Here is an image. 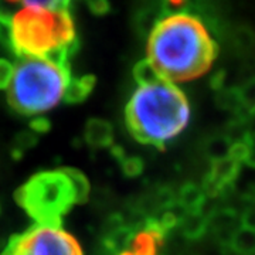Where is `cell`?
Listing matches in <instances>:
<instances>
[{
    "label": "cell",
    "mask_w": 255,
    "mask_h": 255,
    "mask_svg": "<svg viewBox=\"0 0 255 255\" xmlns=\"http://www.w3.org/2000/svg\"><path fill=\"white\" fill-rule=\"evenodd\" d=\"M238 94H240L241 111H244V117L255 115V77L244 82V85L238 88Z\"/></svg>",
    "instance_id": "5bb4252c"
},
{
    "label": "cell",
    "mask_w": 255,
    "mask_h": 255,
    "mask_svg": "<svg viewBox=\"0 0 255 255\" xmlns=\"http://www.w3.org/2000/svg\"><path fill=\"white\" fill-rule=\"evenodd\" d=\"M234 37H236L237 46L240 48H243V50H247V48L253 47V44H254V34H253V31H250L247 27L240 28Z\"/></svg>",
    "instance_id": "2e32d148"
},
{
    "label": "cell",
    "mask_w": 255,
    "mask_h": 255,
    "mask_svg": "<svg viewBox=\"0 0 255 255\" xmlns=\"http://www.w3.org/2000/svg\"><path fill=\"white\" fill-rule=\"evenodd\" d=\"M217 104L223 110L236 111L240 114L241 111V102H240V94L238 88H220L217 90Z\"/></svg>",
    "instance_id": "9a60e30c"
},
{
    "label": "cell",
    "mask_w": 255,
    "mask_h": 255,
    "mask_svg": "<svg viewBox=\"0 0 255 255\" xmlns=\"http://www.w3.org/2000/svg\"><path fill=\"white\" fill-rule=\"evenodd\" d=\"M206 203V193L203 187L194 183H187L177 193V204L186 213H203Z\"/></svg>",
    "instance_id": "ba28073f"
},
{
    "label": "cell",
    "mask_w": 255,
    "mask_h": 255,
    "mask_svg": "<svg viewBox=\"0 0 255 255\" xmlns=\"http://www.w3.org/2000/svg\"><path fill=\"white\" fill-rule=\"evenodd\" d=\"M233 142L230 140L227 135H221V136H213L204 145V152L211 162H217L223 160L230 156Z\"/></svg>",
    "instance_id": "8fae6325"
},
{
    "label": "cell",
    "mask_w": 255,
    "mask_h": 255,
    "mask_svg": "<svg viewBox=\"0 0 255 255\" xmlns=\"http://www.w3.org/2000/svg\"><path fill=\"white\" fill-rule=\"evenodd\" d=\"M179 227L186 238L199 240L209 230V217L203 213H186L179 223Z\"/></svg>",
    "instance_id": "9c48e42d"
},
{
    "label": "cell",
    "mask_w": 255,
    "mask_h": 255,
    "mask_svg": "<svg viewBox=\"0 0 255 255\" xmlns=\"http://www.w3.org/2000/svg\"><path fill=\"white\" fill-rule=\"evenodd\" d=\"M0 21L6 41L20 57L65 60L77 43L67 1H3Z\"/></svg>",
    "instance_id": "6da1fadb"
},
{
    "label": "cell",
    "mask_w": 255,
    "mask_h": 255,
    "mask_svg": "<svg viewBox=\"0 0 255 255\" xmlns=\"http://www.w3.org/2000/svg\"><path fill=\"white\" fill-rule=\"evenodd\" d=\"M241 226L250 230L255 231V207H250L248 210L244 211L243 217H241Z\"/></svg>",
    "instance_id": "ffe728a7"
},
{
    "label": "cell",
    "mask_w": 255,
    "mask_h": 255,
    "mask_svg": "<svg viewBox=\"0 0 255 255\" xmlns=\"http://www.w3.org/2000/svg\"><path fill=\"white\" fill-rule=\"evenodd\" d=\"M238 217L233 210L223 209L214 211L209 217V228L214 231L223 244H231L234 233L237 231Z\"/></svg>",
    "instance_id": "52a82bcc"
},
{
    "label": "cell",
    "mask_w": 255,
    "mask_h": 255,
    "mask_svg": "<svg viewBox=\"0 0 255 255\" xmlns=\"http://www.w3.org/2000/svg\"><path fill=\"white\" fill-rule=\"evenodd\" d=\"M119 255H135V254H133L130 250H124V251H121V253H119Z\"/></svg>",
    "instance_id": "44dd1931"
},
{
    "label": "cell",
    "mask_w": 255,
    "mask_h": 255,
    "mask_svg": "<svg viewBox=\"0 0 255 255\" xmlns=\"http://www.w3.org/2000/svg\"><path fill=\"white\" fill-rule=\"evenodd\" d=\"M4 255H84V251L60 223H36L10 241Z\"/></svg>",
    "instance_id": "8992f818"
},
{
    "label": "cell",
    "mask_w": 255,
    "mask_h": 255,
    "mask_svg": "<svg viewBox=\"0 0 255 255\" xmlns=\"http://www.w3.org/2000/svg\"><path fill=\"white\" fill-rule=\"evenodd\" d=\"M112 128L108 122L105 121H92L88 125V130H87V137L90 140V143L97 146H107L112 142Z\"/></svg>",
    "instance_id": "7c38bea8"
},
{
    "label": "cell",
    "mask_w": 255,
    "mask_h": 255,
    "mask_svg": "<svg viewBox=\"0 0 255 255\" xmlns=\"http://www.w3.org/2000/svg\"><path fill=\"white\" fill-rule=\"evenodd\" d=\"M124 170L128 176H137L143 170V163L139 157H130L127 159L124 163Z\"/></svg>",
    "instance_id": "ac0fdd59"
},
{
    "label": "cell",
    "mask_w": 255,
    "mask_h": 255,
    "mask_svg": "<svg viewBox=\"0 0 255 255\" xmlns=\"http://www.w3.org/2000/svg\"><path fill=\"white\" fill-rule=\"evenodd\" d=\"M244 142L248 146V159H247L246 163L251 167H255V133L248 132Z\"/></svg>",
    "instance_id": "d6986e66"
},
{
    "label": "cell",
    "mask_w": 255,
    "mask_h": 255,
    "mask_svg": "<svg viewBox=\"0 0 255 255\" xmlns=\"http://www.w3.org/2000/svg\"><path fill=\"white\" fill-rule=\"evenodd\" d=\"M133 74H135V78L139 82V85H150V84H155V82L163 80L160 77V74L157 73V70L153 67V64L147 58L136 64Z\"/></svg>",
    "instance_id": "4fadbf2b"
},
{
    "label": "cell",
    "mask_w": 255,
    "mask_h": 255,
    "mask_svg": "<svg viewBox=\"0 0 255 255\" xmlns=\"http://www.w3.org/2000/svg\"><path fill=\"white\" fill-rule=\"evenodd\" d=\"M125 119L136 140L162 147L187 127L190 104L173 82L160 80L137 87L128 102Z\"/></svg>",
    "instance_id": "3957f363"
},
{
    "label": "cell",
    "mask_w": 255,
    "mask_h": 255,
    "mask_svg": "<svg viewBox=\"0 0 255 255\" xmlns=\"http://www.w3.org/2000/svg\"><path fill=\"white\" fill-rule=\"evenodd\" d=\"M231 248L238 255H254L255 254V231L246 227H238L231 240Z\"/></svg>",
    "instance_id": "30bf717a"
},
{
    "label": "cell",
    "mask_w": 255,
    "mask_h": 255,
    "mask_svg": "<svg viewBox=\"0 0 255 255\" xmlns=\"http://www.w3.org/2000/svg\"><path fill=\"white\" fill-rule=\"evenodd\" d=\"M75 80L65 60L23 57L13 65L7 98L14 110L28 117L54 110L70 100Z\"/></svg>",
    "instance_id": "277c9868"
},
{
    "label": "cell",
    "mask_w": 255,
    "mask_h": 255,
    "mask_svg": "<svg viewBox=\"0 0 255 255\" xmlns=\"http://www.w3.org/2000/svg\"><path fill=\"white\" fill-rule=\"evenodd\" d=\"M217 53V43L203 20L187 11L163 16L147 38V60L173 84L207 73Z\"/></svg>",
    "instance_id": "7a4b0ae2"
},
{
    "label": "cell",
    "mask_w": 255,
    "mask_h": 255,
    "mask_svg": "<svg viewBox=\"0 0 255 255\" xmlns=\"http://www.w3.org/2000/svg\"><path fill=\"white\" fill-rule=\"evenodd\" d=\"M88 183L77 170L44 172L31 177L17 193V201L36 223H60L75 203L85 200Z\"/></svg>",
    "instance_id": "5b68a950"
},
{
    "label": "cell",
    "mask_w": 255,
    "mask_h": 255,
    "mask_svg": "<svg viewBox=\"0 0 255 255\" xmlns=\"http://www.w3.org/2000/svg\"><path fill=\"white\" fill-rule=\"evenodd\" d=\"M11 75H13V64L0 60V90H6L9 87Z\"/></svg>",
    "instance_id": "e0dca14e"
}]
</instances>
